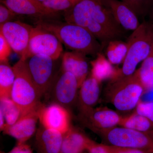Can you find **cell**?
<instances>
[{
    "label": "cell",
    "mask_w": 153,
    "mask_h": 153,
    "mask_svg": "<svg viewBox=\"0 0 153 153\" xmlns=\"http://www.w3.org/2000/svg\"><path fill=\"white\" fill-rule=\"evenodd\" d=\"M92 140L79 129L71 126L63 134L61 153H82Z\"/></svg>",
    "instance_id": "cell-19"
},
{
    "label": "cell",
    "mask_w": 153,
    "mask_h": 153,
    "mask_svg": "<svg viewBox=\"0 0 153 153\" xmlns=\"http://www.w3.org/2000/svg\"><path fill=\"white\" fill-rule=\"evenodd\" d=\"M119 126L137 131L153 134V123L146 117L134 111L123 117Z\"/></svg>",
    "instance_id": "cell-21"
},
{
    "label": "cell",
    "mask_w": 153,
    "mask_h": 153,
    "mask_svg": "<svg viewBox=\"0 0 153 153\" xmlns=\"http://www.w3.org/2000/svg\"><path fill=\"white\" fill-rule=\"evenodd\" d=\"M90 63L91 75L100 83L106 79H113L118 74L119 69L115 68L102 52L99 53Z\"/></svg>",
    "instance_id": "cell-20"
},
{
    "label": "cell",
    "mask_w": 153,
    "mask_h": 153,
    "mask_svg": "<svg viewBox=\"0 0 153 153\" xmlns=\"http://www.w3.org/2000/svg\"><path fill=\"white\" fill-rule=\"evenodd\" d=\"M56 60L41 55H33L26 60L33 82L41 97L47 93L57 73L55 72Z\"/></svg>",
    "instance_id": "cell-9"
},
{
    "label": "cell",
    "mask_w": 153,
    "mask_h": 153,
    "mask_svg": "<svg viewBox=\"0 0 153 153\" xmlns=\"http://www.w3.org/2000/svg\"><path fill=\"white\" fill-rule=\"evenodd\" d=\"M1 153H33L31 147L25 143H17V145L8 152L1 151Z\"/></svg>",
    "instance_id": "cell-32"
},
{
    "label": "cell",
    "mask_w": 153,
    "mask_h": 153,
    "mask_svg": "<svg viewBox=\"0 0 153 153\" xmlns=\"http://www.w3.org/2000/svg\"><path fill=\"white\" fill-rule=\"evenodd\" d=\"M81 0H45L43 3L44 5L57 13L59 11H65L71 9Z\"/></svg>",
    "instance_id": "cell-26"
},
{
    "label": "cell",
    "mask_w": 153,
    "mask_h": 153,
    "mask_svg": "<svg viewBox=\"0 0 153 153\" xmlns=\"http://www.w3.org/2000/svg\"><path fill=\"white\" fill-rule=\"evenodd\" d=\"M127 43V53L118 76L132 75L139 63L150 53L153 46V23L144 22L133 32Z\"/></svg>",
    "instance_id": "cell-5"
},
{
    "label": "cell",
    "mask_w": 153,
    "mask_h": 153,
    "mask_svg": "<svg viewBox=\"0 0 153 153\" xmlns=\"http://www.w3.org/2000/svg\"><path fill=\"white\" fill-rule=\"evenodd\" d=\"M128 46L127 42L121 40H112L106 46V57L112 65L123 63L127 53Z\"/></svg>",
    "instance_id": "cell-23"
},
{
    "label": "cell",
    "mask_w": 153,
    "mask_h": 153,
    "mask_svg": "<svg viewBox=\"0 0 153 153\" xmlns=\"http://www.w3.org/2000/svg\"><path fill=\"white\" fill-rule=\"evenodd\" d=\"M79 88L75 76L61 68L55 74L46 94L50 95L53 103L68 109L76 102Z\"/></svg>",
    "instance_id": "cell-7"
},
{
    "label": "cell",
    "mask_w": 153,
    "mask_h": 153,
    "mask_svg": "<svg viewBox=\"0 0 153 153\" xmlns=\"http://www.w3.org/2000/svg\"><path fill=\"white\" fill-rule=\"evenodd\" d=\"M28 51V58L41 55L57 60L62 55L63 48L55 35L36 25L31 32Z\"/></svg>",
    "instance_id": "cell-8"
},
{
    "label": "cell",
    "mask_w": 153,
    "mask_h": 153,
    "mask_svg": "<svg viewBox=\"0 0 153 153\" xmlns=\"http://www.w3.org/2000/svg\"><path fill=\"white\" fill-rule=\"evenodd\" d=\"M63 13L65 22L85 28L98 40L102 48L110 41L121 40L125 35L126 30L100 0H81Z\"/></svg>",
    "instance_id": "cell-1"
},
{
    "label": "cell",
    "mask_w": 153,
    "mask_h": 153,
    "mask_svg": "<svg viewBox=\"0 0 153 153\" xmlns=\"http://www.w3.org/2000/svg\"><path fill=\"white\" fill-rule=\"evenodd\" d=\"M134 111L143 116L153 123V101H143L141 100Z\"/></svg>",
    "instance_id": "cell-28"
},
{
    "label": "cell",
    "mask_w": 153,
    "mask_h": 153,
    "mask_svg": "<svg viewBox=\"0 0 153 153\" xmlns=\"http://www.w3.org/2000/svg\"><path fill=\"white\" fill-rule=\"evenodd\" d=\"M17 15L7 7L1 3L0 5V25L13 21Z\"/></svg>",
    "instance_id": "cell-31"
},
{
    "label": "cell",
    "mask_w": 153,
    "mask_h": 153,
    "mask_svg": "<svg viewBox=\"0 0 153 153\" xmlns=\"http://www.w3.org/2000/svg\"><path fill=\"white\" fill-rule=\"evenodd\" d=\"M15 77L13 67L8 63H0V99L11 98Z\"/></svg>",
    "instance_id": "cell-24"
},
{
    "label": "cell",
    "mask_w": 153,
    "mask_h": 153,
    "mask_svg": "<svg viewBox=\"0 0 153 153\" xmlns=\"http://www.w3.org/2000/svg\"><path fill=\"white\" fill-rule=\"evenodd\" d=\"M1 3L18 15L47 17L56 13L38 0H1Z\"/></svg>",
    "instance_id": "cell-18"
},
{
    "label": "cell",
    "mask_w": 153,
    "mask_h": 153,
    "mask_svg": "<svg viewBox=\"0 0 153 153\" xmlns=\"http://www.w3.org/2000/svg\"><path fill=\"white\" fill-rule=\"evenodd\" d=\"M13 68L16 77L11 98L21 110L22 115L41 106V96L33 82L26 60L20 58Z\"/></svg>",
    "instance_id": "cell-4"
},
{
    "label": "cell",
    "mask_w": 153,
    "mask_h": 153,
    "mask_svg": "<svg viewBox=\"0 0 153 153\" xmlns=\"http://www.w3.org/2000/svg\"><path fill=\"white\" fill-rule=\"evenodd\" d=\"M152 19H153V3L152 5Z\"/></svg>",
    "instance_id": "cell-35"
},
{
    "label": "cell",
    "mask_w": 153,
    "mask_h": 153,
    "mask_svg": "<svg viewBox=\"0 0 153 153\" xmlns=\"http://www.w3.org/2000/svg\"><path fill=\"white\" fill-rule=\"evenodd\" d=\"M141 100L143 101H153V90L145 92Z\"/></svg>",
    "instance_id": "cell-34"
},
{
    "label": "cell",
    "mask_w": 153,
    "mask_h": 153,
    "mask_svg": "<svg viewBox=\"0 0 153 153\" xmlns=\"http://www.w3.org/2000/svg\"><path fill=\"white\" fill-rule=\"evenodd\" d=\"M38 1H41V2L43 3V2L45 0H38Z\"/></svg>",
    "instance_id": "cell-36"
},
{
    "label": "cell",
    "mask_w": 153,
    "mask_h": 153,
    "mask_svg": "<svg viewBox=\"0 0 153 153\" xmlns=\"http://www.w3.org/2000/svg\"><path fill=\"white\" fill-rule=\"evenodd\" d=\"M117 23L126 30L133 32L140 25L138 16L127 4L119 0H100Z\"/></svg>",
    "instance_id": "cell-14"
},
{
    "label": "cell",
    "mask_w": 153,
    "mask_h": 153,
    "mask_svg": "<svg viewBox=\"0 0 153 153\" xmlns=\"http://www.w3.org/2000/svg\"></svg>",
    "instance_id": "cell-38"
},
{
    "label": "cell",
    "mask_w": 153,
    "mask_h": 153,
    "mask_svg": "<svg viewBox=\"0 0 153 153\" xmlns=\"http://www.w3.org/2000/svg\"><path fill=\"white\" fill-rule=\"evenodd\" d=\"M33 26L21 21H12L0 25V33L8 42L12 50L27 60L31 32Z\"/></svg>",
    "instance_id": "cell-10"
},
{
    "label": "cell",
    "mask_w": 153,
    "mask_h": 153,
    "mask_svg": "<svg viewBox=\"0 0 153 153\" xmlns=\"http://www.w3.org/2000/svg\"><path fill=\"white\" fill-rule=\"evenodd\" d=\"M0 111L5 120L4 128L14 124L22 115L21 110L11 98L0 99Z\"/></svg>",
    "instance_id": "cell-25"
},
{
    "label": "cell",
    "mask_w": 153,
    "mask_h": 153,
    "mask_svg": "<svg viewBox=\"0 0 153 153\" xmlns=\"http://www.w3.org/2000/svg\"><path fill=\"white\" fill-rule=\"evenodd\" d=\"M63 134L41 126L36 132L34 147L37 153H61Z\"/></svg>",
    "instance_id": "cell-15"
},
{
    "label": "cell",
    "mask_w": 153,
    "mask_h": 153,
    "mask_svg": "<svg viewBox=\"0 0 153 153\" xmlns=\"http://www.w3.org/2000/svg\"><path fill=\"white\" fill-rule=\"evenodd\" d=\"M78 117L83 125L97 134L119 126L123 118L117 112L106 107L94 108L79 113Z\"/></svg>",
    "instance_id": "cell-11"
},
{
    "label": "cell",
    "mask_w": 153,
    "mask_h": 153,
    "mask_svg": "<svg viewBox=\"0 0 153 153\" xmlns=\"http://www.w3.org/2000/svg\"><path fill=\"white\" fill-rule=\"evenodd\" d=\"M134 73L143 85L145 92L153 90V46L149 55Z\"/></svg>",
    "instance_id": "cell-22"
},
{
    "label": "cell",
    "mask_w": 153,
    "mask_h": 153,
    "mask_svg": "<svg viewBox=\"0 0 153 153\" xmlns=\"http://www.w3.org/2000/svg\"><path fill=\"white\" fill-rule=\"evenodd\" d=\"M71 119L68 109L57 103L48 106L43 105L39 111V120L41 125L63 134L71 127Z\"/></svg>",
    "instance_id": "cell-12"
},
{
    "label": "cell",
    "mask_w": 153,
    "mask_h": 153,
    "mask_svg": "<svg viewBox=\"0 0 153 153\" xmlns=\"http://www.w3.org/2000/svg\"><path fill=\"white\" fill-rule=\"evenodd\" d=\"M42 105L40 107L21 115L16 123L4 128V133L16 139L17 143L27 142L37 131L39 111Z\"/></svg>",
    "instance_id": "cell-13"
},
{
    "label": "cell",
    "mask_w": 153,
    "mask_h": 153,
    "mask_svg": "<svg viewBox=\"0 0 153 153\" xmlns=\"http://www.w3.org/2000/svg\"><path fill=\"white\" fill-rule=\"evenodd\" d=\"M100 84L91 74L84 80L79 88L77 97L79 113H84L94 108L99 99Z\"/></svg>",
    "instance_id": "cell-17"
},
{
    "label": "cell",
    "mask_w": 153,
    "mask_h": 153,
    "mask_svg": "<svg viewBox=\"0 0 153 153\" xmlns=\"http://www.w3.org/2000/svg\"><path fill=\"white\" fill-rule=\"evenodd\" d=\"M12 49L3 34L0 33V63H8Z\"/></svg>",
    "instance_id": "cell-29"
},
{
    "label": "cell",
    "mask_w": 153,
    "mask_h": 153,
    "mask_svg": "<svg viewBox=\"0 0 153 153\" xmlns=\"http://www.w3.org/2000/svg\"><path fill=\"white\" fill-rule=\"evenodd\" d=\"M128 5L137 16L144 15L152 5L153 0H121Z\"/></svg>",
    "instance_id": "cell-27"
},
{
    "label": "cell",
    "mask_w": 153,
    "mask_h": 153,
    "mask_svg": "<svg viewBox=\"0 0 153 153\" xmlns=\"http://www.w3.org/2000/svg\"><path fill=\"white\" fill-rule=\"evenodd\" d=\"M145 91L134 73L110 79L105 89V99L118 111L127 113L135 109Z\"/></svg>",
    "instance_id": "cell-3"
},
{
    "label": "cell",
    "mask_w": 153,
    "mask_h": 153,
    "mask_svg": "<svg viewBox=\"0 0 153 153\" xmlns=\"http://www.w3.org/2000/svg\"><path fill=\"white\" fill-rule=\"evenodd\" d=\"M86 151L88 153H109L103 144H99L92 140Z\"/></svg>",
    "instance_id": "cell-33"
},
{
    "label": "cell",
    "mask_w": 153,
    "mask_h": 153,
    "mask_svg": "<svg viewBox=\"0 0 153 153\" xmlns=\"http://www.w3.org/2000/svg\"><path fill=\"white\" fill-rule=\"evenodd\" d=\"M86 56L80 52L73 51L65 52L62 56L61 68L75 76L79 88L88 74V65Z\"/></svg>",
    "instance_id": "cell-16"
},
{
    "label": "cell",
    "mask_w": 153,
    "mask_h": 153,
    "mask_svg": "<svg viewBox=\"0 0 153 153\" xmlns=\"http://www.w3.org/2000/svg\"></svg>",
    "instance_id": "cell-37"
},
{
    "label": "cell",
    "mask_w": 153,
    "mask_h": 153,
    "mask_svg": "<svg viewBox=\"0 0 153 153\" xmlns=\"http://www.w3.org/2000/svg\"><path fill=\"white\" fill-rule=\"evenodd\" d=\"M104 147L109 153H153V151L134 149V148L120 147L109 146L103 144Z\"/></svg>",
    "instance_id": "cell-30"
},
{
    "label": "cell",
    "mask_w": 153,
    "mask_h": 153,
    "mask_svg": "<svg viewBox=\"0 0 153 153\" xmlns=\"http://www.w3.org/2000/svg\"><path fill=\"white\" fill-rule=\"evenodd\" d=\"M37 26L54 34L72 51L96 57L101 52L100 42L89 31L79 25L65 22L40 20Z\"/></svg>",
    "instance_id": "cell-2"
},
{
    "label": "cell",
    "mask_w": 153,
    "mask_h": 153,
    "mask_svg": "<svg viewBox=\"0 0 153 153\" xmlns=\"http://www.w3.org/2000/svg\"><path fill=\"white\" fill-rule=\"evenodd\" d=\"M97 134L105 143L104 144L153 151V134L116 126Z\"/></svg>",
    "instance_id": "cell-6"
}]
</instances>
